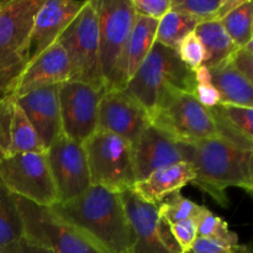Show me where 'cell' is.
Returning a JSON list of instances; mask_svg holds the SVG:
<instances>
[{
  "label": "cell",
  "mask_w": 253,
  "mask_h": 253,
  "mask_svg": "<svg viewBox=\"0 0 253 253\" xmlns=\"http://www.w3.org/2000/svg\"><path fill=\"white\" fill-rule=\"evenodd\" d=\"M51 209L104 253H131L135 236L120 193L90 185L82 195Z\"/></svg>",
  "instance_id": "1"
},
{
  "label": "cell",
  "mask_w": 253,
  "mask_h": 253,
  "mask_svg": "<svg viewBox=\"0 0 253 253\" xmlns=\"http://www.w3.org/2000/svg\"><path fill=\"white\" fill-rule=\"evenodd\" d=\"M182 147L184 162L194 169L193 184L222 208H229V188H240L252 194L253 151L240 150L220 137L192 145L182 143Z\"/></svg>",
  "instance_id": "2"
},
{
  "label": "cell",
  "mask_w": 253,
  "mask_h": 253,
  "mask_svg": "<svg viewBox=\"0 0 253 253\" xmlns=\"http://www.w3.org/2000/svg\"><path fill=\"white\" fill-rule=\"evenodd\" d=\"M195 72L183 63L177 49L155 41L124 91L135 99L151 118L174 94H195Z\"/></svg>",
  "instance_id": "3"
},
{
  "label": "cell",
  "mask_w": 253,
  "mask_h": 253,
  "mask_svg": "<svg viewBox=\"0 0 253 253\" xmlns=\"http://www.w3.org/2000/svg\"><path fill=\"white\" fill-rule=\"evenodd\" d=\"M44 0L0 1V100L11 98L30 59L35 16Z\"/></svg>",
  "instance_id": "4"
},
{
  "label": "cell",
  "mask_w": 253,
  "mask_h": 253,
  "mask_svg": "<svg viewBox=\"0 0 253 253\" xmlns=\"http://www.w3.org/2000/svg\"><path fill=\"white\" fill-rule=\"evenodd\" d=\"M98 12L99 66L104 89L124 90L123 64L136 14L131 0H93Z\"/></svg>",
  "instance_id": "5"
},
{
  "label": "cell",
  "mask_w": 253,
  "mask_h": 253,
  "mask_svg": "<svg viewBox=\"0 0 253 253\" xmlns=\"http://www.w3.org/2000/svg\"><path fill=\"white\" fill-rule=\"evenodd\" d=\"M90 184L115 193L131 190L137 182L132 146L108 131L96 130L83 143Z\"/></svg>",
  "instance_id": "6"
},
{
  "label": "cell",
  "mask_w": 253,
  "mask_h": 253,
  "mask_svg": "<svg viewBox=\"0 0 253 253\" xmlns=\"http://www.w3.org/2000/svg\"><path fill=\"white\" fill-rule=\"evenodd\" d=\"M16 198L26 241L52 253H104L85 234L59 217L51 208Z\"/></svg>",
  "instance_id": "7"
},
{
  "label": "cell",
  "mask_w": 253,
  "mask_h": 253,
  "mask_svg": "<svg viewBox=\"0 0 253 253\" xmlns=\"http://www.w3.org/2000/svg\"><path fill=\"white\" fill-rule=\"evenodd\" d=\"M57 42L63 47L68 58L71 81L104 89L99 66L98 12L93 0H86Z\"/></svg>",
  "instance_id": "8"
},
{
  "label": "cell",
  "mask_w": 253,
  "mask_h": 253,
  "mask_svg": "<svg viewBox=\"0 0 253 253\" xmlns=\"http://www.w3.org/2000/svg\"><path fill=\"white\" fill-rule=\"evenodd\" d=\"M0 183L14 195L40 207L53 208L59 203L46 152L1 158Z\"/></svg>",
  "instance_id": "9"
},
{
  "label": "cell",
  "mask_w": 253,
  "mask_h": 253,
  "mask_svg": "<svg viewBox=\"0 0 253 253\" xmlns=\"http://www.w3.org/2000/svg\"><path fill=\"white\" fill-rule=\"evenodd\" d=\"M151 124L180 143H192L217 137L209 109L195 94L177 93L163 103L150 118Z\"/></svg>",
  "instance_id": "10"
},
{
  "label": "cell",
  "mask_w": 253,
  "mask_h": 253,
  "mask_svg": "<svg viewBox=\"0 0 253 253\" xmlns=\"http://www.w3.org/2000/svg\"><path fill=\"white\" fill-rule=\"evenodd\" d=\"M104 89L83 82L68 81L58 85L62 133L84 143L98 128V113Z\"/></svg>",
  "instance_id": "11"
},
{
  "label": "cell",
  "mask_w": 253,
  "mask_h": 253,
  "mask_svg": "<svg viewBox=\"0 0 253 253\" xmlns=\"http://www.w3.org/2000/svg\"><path fill=\"white\" fill-rule=\"evenodd\" d=\"M46 155L59 203L74 199L88 190L91 184L83 143L61 133L47 148Z\"/></svg>",
  "instance_id": "12"
},
{
  "label": "cell",
  "mask_w": 253,
  "mask_h": 253,
  "mask_svg": "<svg viewBox=\"0 0 253 253\" xmlns=\"http://www.w3.org/2000/svg\"><path fill=\"white\" fill-rule=\"evenodd\" d=\"M120 195L135 236L131 253H182L169 226L161 220L157 205L142 202L131 190Z\"/></svg>",
  "instance_id": "13"
},
{
  "label": "cell",
  "mask_w": 253,
  "mask_h": 253,
  "mask_svg": "<svg viewBox=\"0 0 253 253\" xmlns=\"http://www.w3.org/2000/svg\"><path fill=\"white\" fill-rule=\"evenodd\" d=\"M150 125V116L145 109L125 91H104L99 104L96 130L114 133L132 146Z\"/></svg>",
  "instance_id": "14"
},
{
  "label": "cell",
  "mask_w": 253,
  "mask_h": 253,
  "mask_svg": "<svg viewBox=\"0 0 253 253\" xmlns=\"http://www.w3.org/2000/svg\"><path fill=\"white\" fill-rule=\"evenodd\" d=\"M136 179L142 180L157 169L184 162L182 143L151 124L132 145Z\"/></svg>",
  "instance_id": "15"
},
{
  "label": "cell",
  "mask_w": 253,
  "mask_h": 253,
  "mask_svg": "<svg viewBox=\"0 0 253 253\" xmlns=\"http://www.w3.org/2000/svg\"><path fill=\"white\" fill-rule=\"evenodd\" d=\"M85 2L86 0H44L32 25L29 62L58 41L59 36L73 21Z\"/></svg>",
  "instance_id": "16"
},
{
  "label": "cell",
  "mask_w": 253,
  "mask_h": 253,
  "mask_svg": "<svg viewBox=\"0 0 253 253\" xmlns=\"http://www.w3.org/2000/svg\"><path fill=\"white\" fill-rule=\"evenodd\" d=\"M14 100L29 119L47 150L62 133L58 85L36 89L14 98Z\"/></svg>",
  "instance_id": "17"
},
{
  "label": "cell",
  "mask_w": 253,
  "mask_h": 253,
  "mask_svg": "<svg viewBox=\"0 0 253 253\" xmlns=\"http://www.w3.org/2000/svg\"><path fill=\"white\" fill-rule=\"evenodd\" d=\"M68 81H71L68 58L63 47L56 42L29 62L17 81L11 98H17L44 86L59 85Z\"/></svg>",
  "instance_id": "18"
},
{
  "label": "cell",
  "mask_w": 253,
  "mask_h": 253,
  "mask_svg": "<svg viewBox=\"0 0 253 253\" xmlns=\"http://www.w3.org/2000/svg\"><path fill=\"white\" fill-rule=\"evenodd\" d=\"M194 179V169L188 162H178L161 168L135 183L131 192L147 204L158 205L166 198L180 192Z\"/></svg>",
  "instance_id": "19"
},
{
  "label": "cell",
  "mask_w": 253,
  "mask_h": 253,
  "mask_svg": "<svg viewBox=\"0 0 253 253\" xmlns=\"http://www.w3.org/2000/svg\"><path fill=\"white\" fill-rule=\"evenodd\" d=\"M209 109L216 128L217 137L240 150L253 151V109L245 106L217 104Z\"/></svg>",
  "instance_id": "20"
},
{
  "label": "cell",
  "mask_w": 253,
  "mask_h": 253,
  "mask_svg": "<svg viewBox=\"0 0 253 253\" xmlns=\"http://www.w3.org/2000/svg\"><path fill=\"white\" fill-rule=\"evenodd\" d=\"M158 20L136 15L127 46H126L125 58L123 64V83L124 89L130 82L133 74L137 72L142 62L150 53L156 41Z\"/></svg>",
  "instance_id": "21"
},
{
  "label": "cell",
  "mask_w": 253,
  "mask_h": 253,
  "mask_svg": "<svg viewBox=\"0 0 253 253\" xmlns=\"http://www.w3.org/2000/svg\"><path fill=\"white\" fill-rule=\"evenodd\" d=\"M214 86L220 96L219 104L245 106L253 109V86L241 73L227 61L209 69Z\"/></svg>",
  "instance_id": "22"
},
{
  "label": "cell",
  "mask_w": 253,
  "mask_h": 253,
  "mask_svg": "<svg viewBox=\"0 0 253 253\" xmlns=\"http://www.w3.org/2000/svg\"><path fill=\"white\" fill-rule=\"evenodd\" d=\"M25 227L16 195L0 183V253H22Z\"/></svg>",
  "instance_id": "23"
},
{
  "label": "cell",
  "mask_w": 253,
  "mask_h": 253,
  "mask_svg": "<svg viewBox=\"0 0 253 253\" xmlns=\"http://www.w3.org/2000/svg\"><path fill=\"white\" fill-rule=\"evenodd\" d=\"M194 34L204 47L205 59L203 66L208 69L230 61L237 51V47L220 21L200 22L194 30Z\"/></svg>",
  "instance_id": "24"
},
{
  "label": "cell",
  "mask_w": 253,
  "mask_h": 253,
  "mask_svg": "<svg viewBox=\"0 0 253 253\" xmlns=\"http://www.w3.org/2000/svg\"><path fill=\"white\" fill-rule=\"evenodd\" d=\"M10 153L9 156L20 155V153H40L46 152L43 143L40 140L39 135L35 131L34 126L26 118L21 109L14 100L11 123L9 130Z\"/></svg>",
  "instance_id": "25"
},
{
  "label": "cell",
  "mask_w": 253,
  "mask_h": 253,
  "mask_svg": "<svg viewBox=\"0 0 253 253\" xmlns=\"http://www.w3.org/2000/svg\"><path fill=\"white\" fill-rule=\"evenodd\" d=\"M200 22L195 17L184 12L169 10L161 20H158L156 42L169 48L178 49L180 42L193 34Z\"/></svg>",
  "instance_id": "26"
},
{
  "label": "cell",
  "mask_w": 253,
  "mask_h": 253,
  "mask_svg": "<svg viewBox=\"0 0 253 253\" xmlns=\"http://www.w3.org/2000/svg\"><path fill=\"white\" fill-rule=\"evenodd\" d=\"M220 22L237 48H242L253 42V2L251 0H245Z\"/></svg>",
  "instance_id": "27"
},
{
  "label": "cell",
  "mask_w": 253,
  "mask_h": 253,
  "mask_svg": "<svg viewBox=\"0 0 253 253\" xmlns=\"http://www.w3.org/2000/svg\"><path fill=\"white\" fill-rule=\"evenodd\" d=\"M198 236L212 240L226 246H239V236L236 232L230 230L229 224L222 220L219 215L204 208L197 217Z\"/></svg>",
  "instance_id": "28"
},
{
  "label": "cell",
  "mask_w": 253,
  "mask_h": 253,
  "mask_svg": "<svg viewBox=\"0 0 253 253\" xmlns=\"http://www.w3.org/2000/svg\"><path fill=\"white\" fill-rule=\"evenodd\" d=\"M157 208L161 220L169 226L183 220L197 219L205 207L197 204L193 200L183 197L180 192H177L166 198Z\"/></svg>",
  "instance_id": "29"
},
{
  "label": "cell",
  "mask_w": 253,
  "mask_h": 253,
  "mask_svg": "<svg viewBox=\"0 0 253 253\" xmlns=\"http://www.w3.org/2000/svg\"><path fill=\"white\" fill-rule=\"evenodd\" d=\"M224 0H172L170 10L184 12L199 22L217 21V12Z\"/></svg>",
  "instance_id": "30"
},
{
  "label": "cell",
  "mask_w": 253,
  "mask_h": 253,
  "mask_svg": "<svg viewBox=\"0 0 253 253\" xmlns=\"http://www.w3.org/2000/svg\"><path fill=\"white\" fill-rule=\"evenodd\" d=\"M179 58L182 59L183 63L192 71H197L198 68L203 66L205 59V51L202 42L197 37V35L193 34L188 35L177 49Z\"/></svg>",
  "instance_id": "31"
},
{
  "label": "cell",
  "mask_w": 253,
  "mask_h": 253,
  "mask_svg": "<svg viewBox=\"0 0 253 253\" xmlns=\"http://www.w3.org/2000/svg\"><path fill=\"white\" fill-rule=\"evenodd\" d=\"M195 96L205 108H212L220 103V96L214 86L210 77V72L207 67L202 66L195 71Z\"/></svg>",
  "instance_id": "32"
},
{
  "label": "cell",
  "mask_w": 253,
  "mask_h": 253,
  "mask_svg": "<svg viewBox=\"0 0 253 253\" xmlns=\"http://www.w3.org/2000/svg\"><path fill=\"white\" fill-rule=\"evenodd\" d=\"M170 234L179 246L182 253L192 252L193 245L198 239L197 219H188L169 225Z\"/></svg>",
  "instance_id": "33"
},
{
  "label": "cell",
  "mask_w": 253,
  "mask_h": 253,
  "mask_svg": "<svg viewBox=\"0 0 253 253\" xmlns=\"http://www.w3.org/2000/svg\"><path fill=\"white\" fill-rule=\"evenodd\" d=\"M137 16L161 20L170 10L172 0H131Z\"/></svg>",
  "instance_id": "34"
},
{
  "label": "cell",
  "mask_w": 253,
  "mask_h": 253,
  "mask_svg": "<svg viewBox=\"0 0 253 253\" xmlns=\"http://www.w3.org/2000/svg\"><path fill=\"white\" fill-rule=\"evenodd\" d=\"M234 68L252 83L253 79V42L242 48H237L230 59Z\"/></svg>",
  "instance_id": "35"
},
{
  "label": "cell",
  "mask_w": 253,
  "mask_h": 253,
  "mask_svg": "<svg viewBox=\"0 0 253 253\" xmlns=\"http://www.w3.org/2000/svg\"><path fill=\"white\" fill-rule=\"evenodd\" d=\"M250 249L247 246L239 245L236 247H231L198 236L197 241L193 245L192 253H246Z\"/></svg>",
  "instance_id": "36"
},
{
  "label": "cell",
  "mask_w": 253,
  "mask_h": 253,
  "mask_svg": "<svg viewBox=\"0 0 253 253\" xmlns=\"http://www.w3.org/2000/svg\"><path fill=\"white\" fill-rule=\"evenodd\" d=\"M244 1L245 0H224L222 5L220 6L219 12H217V21H221L229 12L239 7Z\"/></svg>",
  "instance_id": "37"
},
{
  "label": "cell",
  "mask_w": 253,
  "mask_h": 253,
  "mask_svg": "<svg viewBox=\"0 0 253 253\" xmlns=\"http://www.w3.org/2000/svg\"><path fill=\"white\" fill-rule=\"evenodd\" d=\"M22 253H52V252L46 249H42V247L40 246H36V245L31 244V242L25 240L24 245H22Z\"/></svg>",
  "instance_id": "38"
},
{
  "label": "cell",
  "mask_w": 253,
  "mask_h": 253,
  "mask_svg": "<svg viewBox=\"0 0 253 253\" xmlns=\"http://www.w3.org/2000/svg\"><path fill=\"white\" fill-rule=\"evenodd\" d=\"M189 253H192V252H189ZM246 253H251V251H250V250H249V251H247Z\"/></svg>",
  "instance_id": "39"
}]
</instances>
